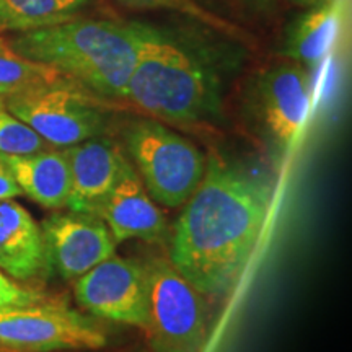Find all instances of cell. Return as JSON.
<instances>
[{
    "mask_svg": "<svg viewBox=\"0 0 352 352\" xmlns=\"http://www.w3.org/2000/svg\"><path fill=\"white\" fill-rule=\"evenodd\" d=\"M171 235L170 261L202 296L223 297L239 284L270 215L263 179L210 157Z\"/></svg>",
    "mask_w": 352,
    "mask_h": 352,
    "instance_id": "1",
    "label": "cell"
},
{
    "mask_svg": "<svg viewBox=\"0 0 352 352\" xmlns=\"http://www.w3.org/2000/svg\"><path fill=\"white\" fill-rule=\"evenodd\" d=\"M139 59L126 100L173 126L212 124L222 116L227 78L245 57V43L192 20L144 23Z\"/></svg>",
    "mask_w": 352,
    "mask_h": 352,
    "instance_id": "2",
    "label": "cell"
},
{
    "mask_svg": "<svg viewBox=\"0 0 352 352\" xmlns=\"http://www.w3.org/2000/svg\"><path fill=\"white\" fill-rule=\"evenodd\" d=\"M19 54L57 70L103 100H126L139 59L138 21L76 19L32 32L13 33Z\"/></svg>",
    "mask_w": 352,
    "mask_h": 352,
    "instance_id": "3",
    "label": "cell"
},
{
    "mask_svg": "<svg viewBox=\"0 0 352 352\" xmlns=\"http://www.w3.org/2000/svg\"><path fill=\"white\" fill-rule=\"evenodd\" d=\"M122 142L148 195L166 208L184 206L206 173L204 153L153 118L127 121Z\"/></svg>",
    "mask_w": 352,
    "mask_h": 352,
    "instance_id": "4",
    "label": "cell"
},
{
    "mask_svg": "<svg viewBox=\"0 0 352 352\" xmlns=\"http://www.w3.org/2000/svg\"><path fill=\"white\" fill-rule=\"evenodd\" d=\"M103 98L60 77L16 91L3 103L51 147L67 148L107 132Z\"/></svg>",
    "mask_w": 352,
    "mask_h": 352,
    "instance_id": "5",
    "label": "cell"
},
{
    "mask_svg": "<svg viewBox=\"0 0 352 352\" xmlns=\"http://www.w3.org/2000/svg\"><path fill=\"white\" fill-rule=\"evenodd\" d=\"M148 283L147 331L155 352H201L208 340V307L202 294L170 258L145 261Z\"/></svg>",
    "mask_w": 352,
    "mask_h": 352,
    "instance_id": "6",
    "label": "cell"
},
{
    "mask_svg": "<svg viewBox=\"0 0 352 352\" xmlns=\"http://www.w3.org/2000/svg\"><path fill=\"white\" fill-rule=\"evenodd\" d=\"M310 103V72L292 60L259 70L246 94V108L254 129L280 158L302 131Z\"/></svg>",
    "mask_w": 352,
    "mask_h": 352,
    "instance_id": "7",
    "label": "cell"
},
{
    "mask_svg": "<svg viewBox=\"0 0 352 352\" xmlns=\"http://www.w3.org/2000/svg\"><path fill=\"white\" fill-rule=\"evenodd\" d=\"M107 333L94 320L52 302L0 307V349L8 352L98 351Z\"/></svg>",
    "mask_w": 352,
    "mask_h": 352,
    "instance_id": "8",
    "label": "cell"
},
{
    "mask_svg": "<svg viewBox=\"0 0 352 352\" xmlns=\"http://www.w3.org/2000/svg\"><path fill=\"white\" fill-rule=\"evenodd\" d=\"M78 305L91 316L145 329L148 283L145 264L113 254L74 280Z\"/></svg>",
    "mask_w": 352,
    "mask_h": 352,
    "instance_id": "9",
    "label": "cell"
},
{
    "mask_svg": "<svg viewBox=\"0 0 352 352\" xmlns=\"http://www.w3.org/2000/svg\"><path fill=\"white\" fill-rule=\"evenodd\" d=\"M39 227L52 271L67 283L116 254V240L98 215L54 212Z\"/></svg>",
    "mask_w": 352,
    "mask_h": 352,
    "instance_id": "10",
    "label": "cell"
},
{
    "mask_svg": "<svg viewBox=\"0 0 352 352\" xmlns=\"http://www.w3.org/2000/svg\"><path fill=\"white\" fill-rule=\"evenodd\" d=\"M98 217L111 230L116 243L131 239L164 243L168 239L165 215L147 192L129 158L122 164L120 178L100 208Z\"/></svg>",
    "mask_w": 352,
    "mask_h": 352,
    "instance_id": "11",
    "label": "cell"
},
{
    "mask_svg": "<svg viewBox=\"0 0 352 352\" xmlns=\"http://www.w3.org/2000/svg\"><path fill=\"white\" fill-rule=\"evenodd\" d=\"M70 166V195L67 209L98 215L120 178L126 155L107 135L88 139L64 148Z\"/></svg>",
    "mask_w": 352,
    "mask_h": 352,
    "instance_id": "12",
    "label": "cell"
},
{
    "mask_svg": "<svg viewBox=\"0 0 352 352\" xmlns=\"http://www.w3.org/2000/svg\"><path fill=\"white\" fill-rule=\"evenodd\" d=\"M0 271L15 283H46L52 274L41 227L23 206L0 201Z\"/></svg>",
    "mask_w": 352,
    "mask_h": 352,
    "instance_id": "13",
    "label": "cell"
},
{
    "mask_svg": "<svg viewBox=\"0 0 352 352\" xmlns=\"http://www.w3.org/2000/svg\"><path fill=\"white\" fill-rule=\"evenodd\" d=\"M21 192L46 209L67 208L70 166L65 151L47 148L30 155H0Z\"/></svg>",
    "mask_w": 352,
    "mask_h": 352,
    "instance_id": "14",
    "label": "cell"
},
{
    "mask_svg": "<svg viewBox=\"0 0 352 352\" xmlns=\"http://www.w3.org/2000/svg\"><path fill=\"white\" fill-rule=\"evenodd\" d=\"M285 32L283 56L305 69H315L333 47L340 30V12L336 3L305 8Z\"/></svg>",
    "mask_w": 352,
    "mask_h": 352,
    "instance_id": "15",
    "label": "cell"
},
{
    "mask_svg": "<svg viewBox=\"0 0 352 352\" xmlns=\"http://www.w3.org/2000/svg\"><path fill=\"white\" fill-rule=\"evenodd\" d=\"M90 0H0V33L46 28L80 15Z\"/></svg>",
    "mask_w": 352,
    "mask_h": 352,
    "instance_id": "16",
    "label": "cell"
},
{
    "mask_svg": "<svg viewBox=\"0 0 352 352\" xmlns=\"http://www.w3.org/2000/svg\"><path fill=\"white\" fill-rule=\"evenodd\" d=\"M60 77L64 76L57 70L19 54L8 39L0 36V98H7L28 87L57 80Z\"/></svg>",
    "mask_w": 352,
    "mask_h": 352,
    "instance_id": "17",
    "label": "cell"
},
{
    "mask_svg": "<svg viewBox=\"0 0 352 352\" xmlns=\"http://www.w3.org/2000/svg\"><path fill=\"white\" fill-rule=\"evenodd\" d=\"M121 6L131 10H170L183 15L184 19L197 21L209 28L217 30V32L228 34V36L239 39L241 43H248V34L240 26L232 21L223 19V16L215 15L214 12L208 10L206 7L199 6L196 0H118Z\"/></svg>",
    "mask_w": 352,
    "mask_h": 352,
    "instance_id": "18",
    "label": "cell"
},
{
    "mask_svg": "<svg viewBox=\"0 0 352 352\" xmlns=\"http://www.w3.org/2000/svg\"><path fill=\"white\" fill-rule=\"evenodd\" d=\"M51 145L19 120L0 98V155H30L47 151Z\"/></svg>",
    "mask_w": 352,
    "mask_h": 352,
    "instance_id": "19",
    "label": "cell"
},
{
    "mask_svg": "<svg viewBox=\"0 0 352 352\" xmlns=\"http://www.w3.org/2000/svg\"><path fill=\"white\" fill-rule=\"evenodd\" d=\"M51 302L44 294L32 287H26L10 279L6 272L0 271V307L33 305V303Z\"/></svg>",
    "mask_w": 352,
    "mask_h": 352,
    "instance_id": "20",
    "label": "cell"
},
{
    "mask_svg": "<svg viewBox=\"0 0 352 352\" xmlns=\"http://www.w3.org/2000/svg\"><path fill=\"white\" fill-rule=\"evenodd\" d=\"M23 196L19 183L13 178L12 171L8 170V166L0 160V201L3 199H13V197Z\"/></svg>",
    "mask_w": 352,
    "mask_h": 352,
    "instance_id": "21",
    "label": "cell"
},
{
    "mask_svg": "<svg viewBox=\"0 0 352 352\" xmlns=\"http://www.w3.org/2000/svg\"><path fill=\"white\" fill-rule=\"evenodd\" d=\"M289 2L302 8H311V7L324 6V3H331L334 0H289Z\"/></svg>",
    "mask_w": 352,
    "mask_h": 352,
    "instance_id": "22",
    "label": "cell"
},
{
    "mask_svg": "<svg viewBox=\"0 0 352 352\" xmlns=\"http://www.w3.org/2000/svg\"><path fill=\"white\" fill-rule=\"evenodd\" d=\"M246 2H250L252 6H256V7H267L270 3L274 2V0H246Z\"/></svg>",
    "mask_w": 352,
    "mask_h": 352,
    "instance_id": "23",
    "label": "cell"
}]
</instances>
